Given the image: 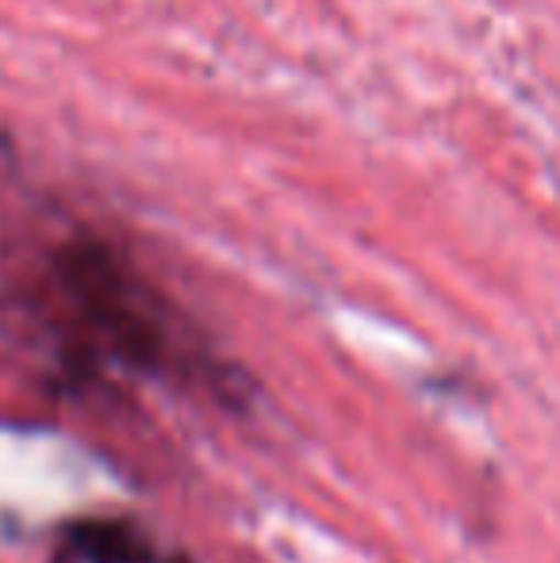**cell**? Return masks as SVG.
I'll return each mask as SVG.
<instances>
[{"instance_id": "1", "label": "cell", "mask_w": 560, "mask_h": 563, "mask_svg": "<svg viewBox=\"0 0 560 563\" xmlns=\"http://www.w3.org/2000/svg\"><path fill=\"white\" fill-rule=\"evenodd\" d=\"M66 280L85 311L97 319L131 361L154 364L162 356V327L154 319V303L135 288L120 261L108 257L100 245H77L66 253Z\"/></svg>"}, {"instance_id": "2", "label": "cell", "mask_w": 560, "mask_h": 563, "mask_svg": "<svg viewBox=\"0 0 560 563\" xmlns=\"http://www.w3.org/2000/svg\"><path fill=\"white\" fill-rule=\"evenodd\" d=\"M74 549L89 563H157V552L135 529L116 521H89L74 529Z\"/></svg>"}]
</instances>
